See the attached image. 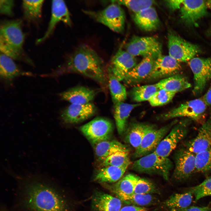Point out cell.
Listing matches in <instances>:
<instances>
[{"label":"cell","instance_id":"obj_29","mask_svg":"<svg viewBox=\"0 0 211 211\" xmlns=\"http://www.w3.org/2000/svg\"><path fill=\"white\" fill-rule=\"evenodd\" d=\"M128 166H103L97 172L94 180L100 183H116L121 178Z\"/></svg>","mask_w":211,"mask_h":211},{"label":"cell","instance_id":"obj_21","mask_svg":"<svg viewBox=\"0 0 211 211\" xmlns=\"http://www.w3.org/2000/svg\"><path fill=\"white\" fill-rule=\"evenodd\" d=\"M94 90L82 86L72 88L59 94L62 100L72 104H86L91 103L96 95Z\"/></svg>","mask_w":211,"mask_h":211},{"label":"cell","instance_id":"obj_8","mask_svg":"<svg viewBox=\"0 0 211 211\" xmlns=\"http://www.w3.org/2000/svg\"><path fill=\"white\" fill-rule=\"evenodd\" d=\"M126 50L135 57L144 58L153 56L157 57L161 54L162 45L159 40L152 36H133L126 46Z\"/></svg>","mask_w":211,"mask_h":211},{"label":"cell","instance_id":"obj_10","mask_svg":"<svg viewBox=\"0 0 211 211\" xmlns=\"http://www.w3.org/2000/svg\"><path fill=\"white\" fill-rule=\"evenodd\" d=\"M169 55L179 62L190 61L200 52L199 47L172 32L168 35Z\"/></svg>","mask_w":211,"mask_h":211},{"label":"cell","instance_id":"obj_6","mask_svg":"<svg viewBox=\"0 0 211 211\" xmlns=\"http://www.w3.org/2000/svg\"><path fill=\"white\" fill-rule=\"evenodd\" d=\"M207 107L201 97L186 101L162 114L158 118L159 119L167 120L178 117H186L197 121L203 116Z\"/></svg>","mask_w":211,"mask_h":211},{"label":"cell","instance_id":"obj_18","mask_svg":"<svg viewBox=\"0 0 211 211\" xmlns=\"http://www.w3.org/2000/svg\"><path fill=\"white\" fill-rule=\"evenodd\" d=\"M51 5V16L47 29L44 35L37 40V43H40L47 39L52 33L58 22L62 21L69 25H71L70 15L64 1L53 0Z\"/></svg>","mask_w":211,"mask_h":211},{"label":"cell","instance_id":"obj_24","mask_svg":"<svg viewBox=\"0 0 211 211\" xmlns=\"http://www.w3.org/2000/svg\"><path fill=\"white\" fill-rule=\"evenodd\" d=\"M121 201L118 198L103 192H98L93 198L92 206L96 211H120Z\"/></svg>","mask_w":211,"mask_h":211},{"label":"cell","instance_id":"obj_34","mask_svg":"<svg viewBox=\"0 0 211 211\" xmlns=\"http://www.w3.org/2000/svg\"><path fill=\"white\" fill-rule=\"evenodd\" d=\"M130 151L129 147L119 151L110 156L102 161L103 166H129L131 163Z\"/></svg>","mask_w":211,"mask_h":211},{"label":"cell","instance_id":"obj_41","mask_svg":"<svg viewBox=\"0 0 211 211\" xmlns=\"http://www.w3.org/2000/svg\"><path fill=\"white\" fill-rule=\"evenodd\" d=\"M158 190L155 185L147 179L139 178L137 180L135 189V193L140 194L157 193Z\"/></svg>","mask_w":211,"mask_h":211},{"label":"cell","instance_id":"obj_22","mask_svg":"<svg viewBox=\"0 0 211 211\" xmlns=\"http://www.w3.org/2000/svg\"><path fill=\"white\" fill-rule=\"evenodd\" d=\"M138 176L128 174L114 183L111 190L118 198L124 202L135 194V189Z\"/></svg>","mask_w":211,"mask_h":211},{"label":"cell","instance_id":"obj_39","mask_svg":"<svg viewBox=\"0 0 211 211\" xmlns=\"http://www.w3.org/2000/svg\"><path fill=\"white\" fill-rule=\"evenodd\" d=\"M176 94L165 90L159 89L151 98L149 101L152 106H163L170 102Z\"/></svg>","mask_w":211,"mask_h":211},{"label":"cell","instance_id":"obj_49","mask_svg":"<svg viewBox=\"0 0 211 211\" xmlns=\"http://www.w3.org/2000/svg\"><path fill=\"white\" fill-rule=\"evenodd\" d=\"M208 211H211V209L210 208V209Z\"/></svg>","mask_w":211,"mask_h":211},{"label":"cell","instance_id":"obj_11","mask_svg":"<svg viewBox=\"0 0 211 211\" xmlns=\"http://www.w3.org/2000/svg\"><path fill=\"white\" fill-rule=\"evenodd\" d=\"M189 65L193 75L192 92L194 95L197 96L203 92L211 79V57H194L190 61Z\"/></svg>","mask_w":211,"mask_h":211},{"label":"cell","instance_id":"obj_19","mask_svg":"<svg viewBox=\"0 0 211 211\" xmlns=\"http://www.w3.org/2000/svg\"><path fill=\"white\" fill-rule=\"evenodd\" d=\"M185 147L195 154L211 147V111L197 136L187 142Z\"/></svg>","mask_w":211,"mask_h":211},{"label":"cell","instance_id":"obj_20","mask_svg":"<svg viewBox=\"0 0 211 211\" xmlns=\"http://www.w3.org/2000/svg\"><path fill=\"white\" fill-rule=\"evenodd\" d=\"M157 58L153 56L144 58L129 72L123 81L126 84H132L148 79L152 72Z\"/></svg>","mask_w":211,"mask_h":211},{"label":"cell","instance_id":"obj_37","mask_svg":"<svg viewBox=\"0 0 211 211\" xmlns=\"http://www.w3.org/2000/svg\"><path fill=\"white\" fill-rule=\"evenodd\" d=\"M157 198L152 194H134L124 203L128 204L144 207L156 204Z\"/></svg>","mask_w":211,"mask_h":211},{"label":"cell","instance_id":"obj_45","mask_svg":"<svg viewBox=\"0 0 211 211\" xmlns=\"http://www.w3.org/2000/svg\"><path fill=\"white\" fill-rule=\"evenodd\" d=\"M202 98L207 106L211 107V86Z\"/></svg>","mask_w":211,"mask_h":211},{"label":"cell","instance_id":"obj_30","mask_svg":"<svg viewBox=\"0 0 211 211\" xmlns=\"http://www.w3.org/2000/svg\"><path fill=\"white\" fill-rule=\"evenodd\" d=\"M95 151L98 159L102 161L119 151L127 148L126 145L116 140H106L95 144Z\"/></svg>","mask_w":211,"mask_h":211},{"label":"cell","instance_id":"obj_12","mask_svg":"<svg viewBox=\"0 0 211 211\" xmlns=\"http://www.w3.org/2000/svg\"><path fill=\"white\" fill-rule=\"evenodd\" d=\"M113 129L112 122L106 118L101 117L93 119L80 128L83 134L94 144L108 140Z\"/></svg>","mask_w":211,"mask_h":211},{"label":"cell","instance_id":"obj_40","mask_svg":"<svg viewBox=\"0 0 211 211\" xmlns=\"http://www.w3.org/2000/svg\"><path fill=\"white\" fill-rule=\"evenodd\" d=\"M190 190L194 195L195 201L206 196H211V177L207 178L201 183L193 188Z\"/></svg>","mask_w":211,"mask_h":211},{"label":"cell","instance_id":"obj_5","mask_svg":"<svg viewBox=\"0 0 211 211\" xmlns=\"http://www.w3.org/2000/svg\"><path fill=\"white\" fill-rule=\"evenodd\" d=\"M84 12L114 32L120 33L124 30L125 22L124 12L120 5L116 3L113 2L103 10Z\"/></svg>","mask_w":211,"mask_h":211},{"label":"cell","instance_id":"obj_17","mask_svg":"<svg viewBox=\"0 0 211 211\" xmlns=\"http://www.w3.org/2000/svg\"><path fill=\"white\" fill-rule=\"evenodd\" d=\"M181 69L180 62L169 55L161 54L156 58L153 70L148 79L165 78L177 74Z\"/></svg>","mask_w":211,"mask_h":211},{"label":"cell","instance_id":"obj_27","mask_svg":"<svg viewBox=\"0 0 211 211\" xmlns=\"http://www.w3.org/2000/svg\"><path fill=\"white\" fill-rule=\"evenodd\" d=\"M156 84L159 89L176 93L191 86L186 77L178 74L162 79Z\"/></svg>","mask_w":211,"mask_h":211},{"label":"cell","instance_id":"obj_3","mask_svg":"<svg viewBox=\"0 0 211 211\" xmlns=\"http://www.w3.org/2000/svg\"><path fill=\"white\" fill-rule=\"evenodd\" d=\"M21 25V21L17 19L4 21L0 25L1 52L16 60H23L25 57L23 47L25 35Z\"/></svg>","mask_w":211,"mask_h":211},{"label":"cell","instance_id":"obj_33","mask_svg":"<svg viewBox=\"0 0 211 211\" xmlns=\"http://www.w3.org/2000/svg\"><path fill=\"white\" fill-rule=\"evenodd\" d=\"M156 84L135 86L131 91V96L134 101L139 102L148 101L159 90Z\"/></svg>","mask_w":211,"mask_h":211},{"label":"cell","instance_id":"obj_4","mask_svg":"<svg viewBox=\"0 0 211 211\" xmlns=\"http://www.w3.org/2000/svg\"><path fill=\"white\" fill-rule=\"evenodd\" d=\"M172 166L168 158L161 157L154 151L135 161L132 169L139 173L158 174L168 180Z\"/></svg>","mask_w":211,"mask_h":211},{"label":"cell","instance_id":"obj_1","mask_svg":"<svg viewBox=\"0 0 211 211\" xmlns=\"http://www.w3.org/2000/svg\"><path fill=\"white\" fill-rule=\"evenodd\" d=\"M18 204L23 211H68L67 202L54 180L42 175L19 176Z\"/></svg>","mask_w":211,"mask_h":211},{"label":"cell","instance_id":"obj_28","mask_svg":"<svg viewBox=\"0 0 211 211\" xmlns=\"http://www.w3.org/2000/svg\"><path fill=\"white\" fill-rule=\"evenodd\" d=\"M193 195L190 190L186 193L174 194L164 201L163 206L169 211H180L189 206Z\"/></svg>","mask_w":211,"mask_h":211},{"label":"cell","instance_id":"obj_47","mask_svg":"<svg viewBox=\"0 0 211 211\" xmlns=\"http://www.w3.org/2000/svg\"><path fill=\"white\" fill-rule=\"evenodd\" d=\"M206 4L207 7H208L211 9V0L206 1Z\"/></svg>","mask_w":211,"mask_h":211},{"label":"cell","instance_id":"obj_36","mask_svg":"<svg viewBox=\"0 0 211 211\" xmlns=\"http://www.w3.org/2000/svg\"><path fill=\"white\" fill-rule=\"evenodd\" d=\"M195 172H211V147L196 154Z\"/></svg>","mask_w":211,"mask_h":211},{"label":"cell","instance_id":"obj_23","mask_svg":"<svg viewBox=\"0 0 211 211\" xmlns=\"http://www.w3.org/2000/svg\"><path fill=\"white\" fill-rule=\"evenodd\" d=\"M134 20L141 29L150 32L159 27L160 21L156 9L152 6L135 13Z\"/></svg>","mask_w":211,"mask_h":211},{"label":"cell","instance_id":"obj_13","mask_svg":"<svg viewBox=\"0 0 211 211\" xmlns=\"http://www.w3.org/2000/svg\"><path fill=\"white\" fill-rule=\"evenodd\" d=\"M196 154L186 147L176 152L174 156L175 168L173 176L178 181L186 180L195 172Z\"/></svg>","mask_w":211,"mask_h":211},{"label":"cell","instance_id":"obj_35","mask_svg":"<svg viewBox=\"0 0 211 211\" xmlns=\"http://www.w3.org/2000/svg\"><path fill=\"white\" fill-rule=\"evenodd\" d=\"M44 1L23 0L22 7L24 16L29 21H33L41 16Z\"/></svg>","mask_w":211,"mask_h":211},{"label":"cell","instance_id":"obj_14","mask_svg":"<svg viewBox=\"0 0 211 211\" xmlns=\"http://www.w3.org/2000/svg\"><path fill=\"white\" fill-rule=\"evenodd\" d=\"M206 1L204 0H183L180 8V16L185 24L195 25L208 12Z\"/></svg>","mask_w":211,"mask_h":211},{"label":"cell","instance_id":"obj_16","mask_svg":"<svg viewBox=\"0 0 211 211\" xmlns=\"http://www.w3.org/2000/svg\"><path fill=\"white\" fill-rule=\"evenodd\" d=\"M96 106L91 103L86 104H71L62 112L61 118L66 124H73L84 121L96 113Z\"/></svg>","mask_w":211,"mask_h":211},{"label":"cell","instance_id":"obj_25","mask_svg":"<svg viewBox=\"0 0 211 211\" xmlns=\"http://www.w3.org/2000/svg\"><path fill=\"white\" fill-rule=\"evenodd\" d=\"M140 105L120 102L115 104L114 117L118 134L122 135L127 129V120L132 110Z\"/></svg>","mask_w":211,"mask_h":211},{"label":"cell","instance_id":"obj_2","mask_svg":"<svg viewBox=\"0 0 211 211\" xmlns=\"http://www.w3.org/2000/svg\"><path fill=\"white\" fill-rule=\"evenodd\" d=\"M66 69L90 78L102 86L107 84L103 62L96 51L87 45L80 46L71 55Z\"/></svg>","mask_w":211,"mask_h":211},{"label":"cell","instance_id":"obj_31","mask_svg":"<svg viewBox=\"0 0 211 211\" xmlns=\"http://www.w3.org/2000/svg\"><path fill=\"white\" fill-rule=\"evenodd\" d=\"M23 73L12 58L1 53L0 75L1 78L6 80H11L22 74Z\"/></svg>","mask_w":211,"mask_h":211},{"label":"cell","instance_id":"obj_15","mask_svg":"<svg viewBox=\"0 0 211 211\" xmlns=\"http://www.w3.org/2000/svg\"><path fill=\"white\" fill-rule=\"evenodd\" d=\"M135 57L126 50L119 49L113 57L108 69L120 81H123L127 74L137 64Z\"/></svg>","mask_w":211,"mask_h":211},{"label":"cell","instance_id":"obj_32","mask_svg":"<svg viewBox=\"0 0 211 211\" xmlns=\"http://www.w3.org/2000/svg\"><path fill=\"white\" fill-rule=\"evenodd\" d=\"M108 73L109 87L114 104L124 102L127 96L125 87L108 69Z\"/></svg>","mask_w":211,"mask_h":211},{"label":"cell","instance_id":"obj_48","mask_svg":"<svg viewBox=\"0 0 211 211\" xmlns=\"http://www.w3.org/2000/svg\"><path fill=\"white\" fill-rule=\"evenodd\" d=\"M0 211H6V210L4 207H2L1 208Z\"/></svg>","mask_w":211,"mask_h":211},{"label":"cell","instance_id":"obj_43","mask_svg":"<svg viewBox=\"0 0 211 211\" xmlns=\"http://www.w3.org/2000/svg\"><path fill=\"white\" fill-rule=\"evenodd\" d=\"M183 0H171L166 1V3L169 8L172 11L180 9Z\"/></svg>","mask_w":211,"mask_h":211},{"label":"cell","instance_id":"obj_42","mask_svg":"<svg viewBox=\"0 0 211 211\" xmlns=\"http://www.w3.org/2000/svg\"><path fill=\"white\" fill-rule=\"evenodd\" d=\"M14 5L13 0H0V13L10 16H12L13 14V8Z\"/></svg>","mask_w":211,"mask_h":211},{"label":"cell","instance_id":"obj_26","mask_svg":"<svg viewBox=\"0 0 211 211\" xmlns=\"http://www.w3.org/2000/svg\"><path fill=\"white\" fill-rule=\"evenodd\" d=\"M154 125L139 122H131L125 132V141L137 149L145 134Z\"/></svg>","mask_w":211,"mask_h":211},{"label":"cell","instance_id":"obj_7","mask_svg":"<svg viewBox=\"0 0 211 211\" xmlns=\"http://www.w3.org/2000/svg\"><path fill=\"white\" fill-rule=\"evenodd\" d=\"M191 120L186 118L175 124L154 152L161 157L168 158L178 143L186 136Z\"/></svg>","mask_w":211,"mask_h":211},{"label":"cell","instance_id":"obj_44","mask_svg":"<svg viewBox=\"0 0 211 211\" xmlns=\"http://www.w3.org/2000/svg\"><path fill=\"white\" fill-rule=\"evenodd\" d=\"M120 211H148V210L145 207L130 205L122 207Z\"/></svg>","mask_w":211,"mask_h":211},{"label":"cell","instance_id":"obj_38","mask_svg":"<svg viewBox=\"0 0 211 211\" xmlns=\"http://www.w3.org/2000/svg\"><path fill=\"white\" fill-rule=\"evenodd\" d=\"M112 2L123 5L135 13L152 7L154 3L153 0H121L112 1Z\"/></svg>","mask_w":211,"mask_h":211},{"label":"cell","instance_id":"obj_9","mask_svg":"<svg viewBox=\"0 0 211 211\" xmlns=\"http://www.w3.org/2000/svg\"><path fill=\"white\" fill-rule=\"evenodd\" d=\"M177 122V120H174L159 129L154 125L145 134L139 146L135 149L133 157L139 158L154 152L173 127Z\"/></svg>","mask_w":211,"mask_h":211},{"label":"cell","instance_id":"obj_46","mask_svg":"<svg viewBox=\"0 0 211 211\" xmlns=\"http://www.w3.org/2000/svg\"><path fill=\"white\" fill-rule=\"evenodd\" d=\"M210 209L208 207L189 206L180 211H208Z\"/></svg>","mask_w":211,"mask_h":211}]
</instances>
